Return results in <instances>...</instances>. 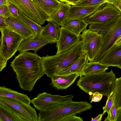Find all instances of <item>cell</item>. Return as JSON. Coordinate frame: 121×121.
Returning <instances> with one entry per match:
<instances>
[{
	"label": "cell",
	"mask_w": 121,
	"mask_h": 121,
	"mask_svg": "<svg viewBox=\"0 0 121 121\" xmlns=\"http://www.w3.org/2000/svg\"><path fill=\"white\" fill-rule=\"evenodd\" d=\"M89 28L98 32L102 36V46L94 61L99 62L121 35V16L107 23L90 24Z\"/></svg>",
	"instance_id": "4"
},
{
	"label": "cell",
	"mask_w": 121,
	"mask_h": 121,
	"mask_svg": "<svg viewBox=\"0 0 121 121\" xmlns=\"http://www.w3.org/2000/svg\"><path fill=\"white\" fill-rule=\"evenodd\" d=\"M60 27L53 22H49L43 28L41 35L51 43H56L60 35Z\"/></svg>",
	"instance_id": "19"
},
{
	"label": "cell",
	"mask_w": 121,
	"mask_h": 121,
	"mask_svg": "<svg viewBox=\"0 0 121 121\" xmlns=\"http://www.w3.org/2000/svg\"><path fill=\"white\" fill-rule=\"evenodd\" d=\"M89 60L84 53L76 61L65 68L56 75H65L77 73L82 76L83 70Z\"/></svg>",
	"instance_id": "17"
},
{
	"label": "cell",
	"mask_w": 121,
	"mask_h": 121,
	"mask_svg": "<svg viewBox=\"0 0 121 121\" xmlns=\"http://www.w3.org/2000/svg\"><path fill=\"white\" fill-rule=\"evenodd\" d=\"M0 31V54L7 61L14 55L23 39L19 35L8 28Z\"/></svg>",
	"instance_id": "8"
},
{
	"label": "cell",
	"mask_w": 121,
	"mask_h": 121,
	"mask_svg": "<svg viewBox=\"0 0 121 121\" xmlns=\"http://www.w3.org/2000/svg\"><path fill=\"white\" fill-rule=\"evenodd\" d=\"M71 5L61 2L58 9L51 16L48 17L47 21L53 22L61 26L65 21Z\"/></svg>",
	"instance_id": "21"
},
{
	"label": "cell",
	"mask_w": 121,
	"mask_h": 121,
	"mask_svg": "<svg viewBox=\"0 0 121 121\" xmlns=\"http://www.w3.org/2000/svg\"><path fill=\"white\" fill-rule=\"evenodd\" d=\"M91 103L92 102H98L100 101L103 95L98 92H96L92 93Z\"/></svg>",
	"instance_id": "32"
},
{
	"label": "cell",
	"mask_w": 121,
	"mask_h": 121,
	"mask_svg": "<svg viewBox=\"0 0 121 121\" xmlns=\"http://www.w3.org/2000/svg\"><path fill=\"white\" fill-rule=\"evenodd\" d=\"M4 17L8 29L19 35L23 40L35 35L33 29L19 16Z\"/></svg>",
	"instance_id": "12"
},
{
	"label": "cell",
	"mask_w": 121,
	"mask_h": 121,
	"mask_svg": "<svg viewBox=\"0 0 121 121\" xmlns=\"http://www.w3.org/2000/svg\"><path fill=\"white\" fill-rule=\"evenodd\" d=\"M0 16L4 17H13L8 5L0 6Z\"/></svg>",
	"instance_id": "31"
},
{
	"label": "cell",
	"mask_w": 121,
	"mask_h": 121,
	"mask_svg": "<svg viewBox=\"0 0 121 121\" xmlns=\"http://www.w3.org/2000/svg\"><path fill=\"white\" fill-rule=\"evenodd\" d=\"M9 4L7 0H0V6L8 5Z\"/></svg>",
	"instance_id": "41"
},
{
	"label": "cell",
	"mask_w": 121,
	"mask_h": 121,
	"mask_svg": "<svg viewBox=\"0 0 121 121\" xmlns=\"http://www.w3.org/2000/svg\"><path fill=\"white\" fill-rule=\"evenodd\" d=\"M80 36L82 51L86 54L89 62H94L103 45L102 36L97 31L86 29Z\"/></svg>",
	"instance_id": "6"
},
{
	"label": "cell",
	"mask_w": 121,
	"mask_h": 121,
	"mask_svg": "<svg viewBox=\"0 0 121 121\" xmlns=\"http://www.w3.org/2000/svg\"><path fill=\"white\" fill-rule=\"evenodd\" d=\"M80 39V35L61 26L59 37L56 46L57 48L56 54L70 49L78 42Z\"/></svg>",
	"instance_id": "13"
},
{
	"label": "cell",
	"mask_w": 121,
	"mask_h": 121,
	"mask_svg": "<svg viewBox=\"0 0 121 121\" xmlns=\"http://www.w3.org/2000/svg\"><path fill=\"white\" fill-rule=\"evenodd\" d=\"M92 108L91 104L87 101H72L51 110L39 111L38 121H61Z\"/></svg>",
	"instance_id": "5"
},
{
	"label": "cell",
	"mask_w": 121,
	"mask_h": 121,
	"mask_svg": "<svg viewBox=\"0 0 121 121\" xmlns=\"http://www.w3.org/2000/svg\"><path fill=\"white\" fill-rule=\"evenodd\" d=\"M89 24L85 20H73L65 21L60 26L78 35L86 28Z\"/></svg>",
	"instance_id": "24"
},
{
	"label": "cell",
	"mask_w": 121,
	"mask_h": 121,
	"mask_svg": "<svg viewBox=\"0 0 121 121\" xmlns=\"http://www.w3.org/2000/svg\"><path fill=\"white\" fill-rule=\"evenodd\" d=\"M18 13L19 16L33 29L35 34L41 35L43 27L20 12L19 11Z\"/></svg>",
	"instance_id": "27"
},
{
	"label": "cell",
	"mask_w": 121,
	"mask_h": 121,
	"mask_svg": "<svg viewBox=\"0 0 121 121\" xmlns=\"http://www.w3.org/2000/svg\"><path fill=\"white\" fill-rule=\"evenodd\" d=\"M103 4L100 3L91 5H72L69 11L65 21L85 20Z\"/></svg>",
	"instance_id": "14"
},
{
	"label": "cell",
	"mask_w": 121,
	"mask_h": 121,
	"mask_svg": "<svg viewBox=\"0 0 121 121\" xmlns=\"http://www.w3.org/2000/svg\"><path fill=\"white\" fill-rule=\"evenodd\" d=\"M116 76L112 69L109 72L87 74L80 76L76 85L82 90L89 94L98 92L108 98L113 92L115 87Z\"/></svg>",
	"instance_id": "2"
},
{
	"label": "cell",
	"mask_w": 121,
	"mask_h": 121,
	"mask_svg": "<svg viewBox=\"0 0 121 121\" xmlns=\"http://www.w3.org/2000/svg\"><path fill=\"white\" fill-rule=\"evenodd\" d=\"M61 2H64L66 4L70 5H76L78 3L82 0H59Z\"/></svg>",
	"instance_id": "37"
},
{
	"label": "cell",
	"mask_w": 121,
	"mask_h": 121,
	"mask_svg": "<svg viewBox=\"0 0 121 121\" xmlns=\"http://www.w3.org/2000/svg\"><path fill=\"white\" fill-rule=\"evenodd\" d=\"M73 97L72 95L62 96L44 92L38 94L31 103L39 111H47L71 101Z\"/></svg>",
	"instance_id": "7"
},
{
	"label": "cell",
	"mask_w": 121,
	"mask_h": 121,
	"mask_svg": "<svg viewBox=\"0 0 121 121\" xmlns=\"http://www.w3.org/2000/svg\"><path fill=\"white\" fill-rule=\"evenodd\" d=\"M113 5L107 3L93 14L86 18L85 21L88 24H103L110 22L121 16L120 11Z\"/></svg>",
	"instance_id": "11"
},
{
	"label": "cell",
	"mask_w": 121,
	"mask_h": 121,
	"mask_svg": "<svg viewBox=\"0 0 121 121\" xmlns=\"http://www.w3.org/2000/svg\"><path fill=\"white\" fill-rule=\"evenodd\" d=\"M83 119L75 115H72L65 118L61 121H83Z\"/></svg>",
	"instance_id": "34"
},
{
	"label": "cell",
	"mask_w": 121,
	"mask_h": 121,
	"mask_svg": "<svg viewBox=\"0 0 121 121\" xmlns=\"http://www.w3.org/2000/svg\"><path fill=\"white\" fill-rule=\"evenodd\" d=\"M113 5L121 13V0H119Z\"/></svg>",
	"instance_id": "38"
},
{
	"label": "cell",
	"mask_w": 121,
	"mask_h": 121,
	"mask_svg": "<svg viewBox=\"0 0 121 121\" xmlns=\"http://www.w3.org/2000/svg\"><path fill=\"white\" fill-rule=\"evenodd\" d=\"M119 0H82L78 3V6H88L100 3H108L113 5Z\"/></svg>",
	"instance_id": "28"
},
{
	"label": "cell",
	"mask_w": 121,
	"mask_h": 121,
	"mask_svg": "<svg viewBox=\"0 0 121 121\" xmlns=\"http://www.w3.org/2000/svg\"><path fill=\"white\" fill-rule=\"evenodd\" d=\"M108 67L99 62H89L85 68L82 76L104 72L108 69Z\"/></svg>",
	"instance_id": "25"
},
{
	"label": "cell",
	"mask_w": 121,
	"mask_h": 121,
	"mask_svg": "<svg viewBox=\"0 0 121 121\" xmlns=\"http://www.w3.org/2000/svg\"><path fill=\"white\" fill-rule=\"evenodd\" d=\"M0 121H25L12 108L0 102Z\"/></svg>",
	"instance_id": "22"
},
{
	"label": "cell",
	"mask_w": 121,
	"mask_h": 121,
	"mask_svg": "<svg viewBox=\"0 0 121 121\" xmlns=\"http://www.w3.org/2000/svg\"><path fill=\"white\" fill-rule=\"evenodd\" d=\"M113 94L114 104L117 110L121 109V77L116 78Z\"/></svg>",
	"instance_id": "26"
},
{
	"label": "cell",
	"mask_w": 121,
	"mask_h": 121,
	"mask_svg": "<svg viewBox=\"0 0 121 121\" xmlns=\"http://www.w3.org/2000/svg\"><path fill=\"white\" fill-rule=\"evenodd\" d=\"M11 63L19 85L25 91H32L37 81L45 74L41 58L36 53H20Z\"/></svg>",
	"instance_id": "1"
},
{
	"label": "cell",
	"mask_w": 121,
	"mask_h": 121,
	"mask_svg": "<svg viewBox=\"0 0 121 121\" xmlns=\"http://www.w3.org/2000/svg\"><path fill=\"white\" fill-rule=\"evenodd\" d=\"M103 115L102 114H100L95 118H92L91 121H101Z\"/></svg>",
	"instance_id": "40"
},
{
	"label": "cell",
	"mask_w": 121,
	"mask_h": 121,
	"mask_svg": "<svg viewBox=\"0 0 121 121\" xmlns=\"http://www.w3.org/2000/svg\"><path fill=\"white\" fill-rule=\"evenodd\" d=\"M48 17L52 15L58 9L61 2L57 0H32Z\"/></svg>",
	"instance_id": "20"
},
{
	"label": "cell",
	"mask_w": 121,
	"mask_h": 121,
	"mask_svg": "<svg viewBox=\"0 0 121 121\" xmlns=\"http://www.w3.org/2000/svg\"><path fill=\"white\" fill-rule=\"evenodd\" d=\"M0 102L12 108L25 121H38V116L30 104L12 98L0 96Z\"/></svg>",
	"instance_id": "10"
},
{
	"label": "cell",
	"mask_w": 121,
	"mask_h": 121,
	"mask_svg": "<svg viewBox=\"0 0 121 121\" xmlns=\"http://www.w3.org/2000/svg\"><path fill=\"white\" fill-rule=\"evenodd\" d=\"M99 62L109 67H116L121 69V44L113 46Z\"/></svg>",
	"instance_id": "16"
},
{
	"label": "cell",
	"mask_w": 121,
	"mask_h": 121,
	"mask_svg": "<svg viewBox=\"0 0 121 121\" xmlns=\"http://www.w3.org/2000/svg\"><path fill=\"white\" fill-rule=\"evenodd\" d=\"M51 43L41 37V35L35 34L32 37L23 40L21 43L18 50L21 53L30 50L35 53L44 45Z\"/></svg>",
	"instance_id": "15"
},
{
	"label": "cell",
	"mask_w": 121,
	"mask_h": 121,
	"mask_svg": "<svg viewBox=\"0 0 121 121\" xmlns=\"http://www.w3.org/2000/svg\"><path fill=\"white\" fill-rule=\"evenodd\" d=\"M14 5L18 11L40 25L44 24L48 17L32 0H7Z\"/></svg>",
	"instance_id": "9"
},
{
	"label": "cell",
	"mask_w": 121,
	"mask_h": 121,
	"mask_svg": "<svg viewBox=\"0 0 121 121\" xmlns=\"http://www.w3.org/2000/svg\"><path fill=\"white\" fill-rule=\"evenodd\" d=\"M7 61L0 54V71L6 67Z\"/></svg>",
	"instance_id": "36"
},
{
	"label": "cell",
	"mask_w": 121,
	"mask_h": 121,
	"mask_svg": "<svg viewBox=\"0 0 121 121\" xmlns=\"http://www.w3.org/2000/svg\"><path fill=\"white\" fill-rule=\"evenodd\" d=\"M80 41L69 50L55 55L41 57L45 74L51 78L77 60L83 52Z\"/></svg>",
	"instance_id": "3"
},
{
	"label": "cell",
	"mask_w": 121,
	"mask_h": 121,
	"mask_svg": "<svg viewBox=\"0 0 121 121\" xmlns=\"http://www.w3.org/2000/svg\"><path fill=\"white\" fill-rule=\"evenodd\" d=\"M8 6L11 13L13 17H17L19 16L18 10L14 5L9 3Z\"/></svg>",
	"instance_id": "33"
},
{
	"label": "cell",
	"mask_w": 121,
	"mask_h": 121,
	"mask_svg": "<svg viewBox=\"0 0 121 121\" xmlns=\"http://www.w3.org/2000/svg\"><path fill=\"white\" fill-rule=\"evenodd\" d=\"M0 30L5 29L8 28L5 17L0 16Z\"/></svg>",
	"instance_id": "35"
},
{
	"label": "cell",
	"mask_w": 121,
	"mask_h": 121,
	"mask_svg": "<svg viewBox=\"0 0 121 121\" xmlns=\"http://www.w3.org/2000/svg\"><path fill=\"white\" fill-rule=\"evenodd\" d=\"M113 92L111 94L109 97L108 98L106 104L103 107V112L102 113L103 115L106 112H107L108 114V113L110 109L114 104Z\"/></svg>",
	"instance_id": "30"
},
{
	"label": "cell",
	"mask_w": 121,
	"mask_h": 121,
	"mask_svg": "<svg viewBox=\"0 0 121 121\" xmlns=\"http://www.w3.org/2000/svg\"><path fill=\"white\" fill-rule=\"evenodd\" d=\"M116 121H121V109L117 110V111Z\"/></svg>",
	"instance_id": "39"
},
{
	"label": "cell",
	"mask_w": 121,
	"mask_h": 121,
	"mask_svg": "<svg viewBox=\"0 0 121 121\" xmlns=\"http://www.w3.org/2000/svg\"><path fill=\"white\" fill-rule=\"evenodd\" d=\"M80 75L73 73L67 75H56L51 78V84L57 89H66L71 85Z\"/></svg>",
	"instance_id": "18"
},
{
	"label": "cell",
	"mask_w": 121,
	"mask_h": 121,
	"mask_svg": "<svg viewBox=\"0 0 121 121\" xmlns=\"http://www.w3.org/2000/svg\"><path fill=\"white\" fill-rule=\"evenodd\" d=\"M117 109L115 104H113L110 109L108 116L105 119L104 121H116Z\"/></svg>",
	"instance_id": "29"
},
{
	"label": "cell",
	"mask_w": 121,
	"mask_h": 121,
	"mask_svg": "<svg viewBox=\"0 0 121 121\" xmlns=\"http://www.w3.org/2000/svg\"><path fill=\"white\" fill-rule=\"evenodd\" d=\"M0 96L6 97L16 99L28 104H30L31 100L27 95L6 87H0Z\"/></svg>",
	"instance_id": "23"
}]
</instances>
